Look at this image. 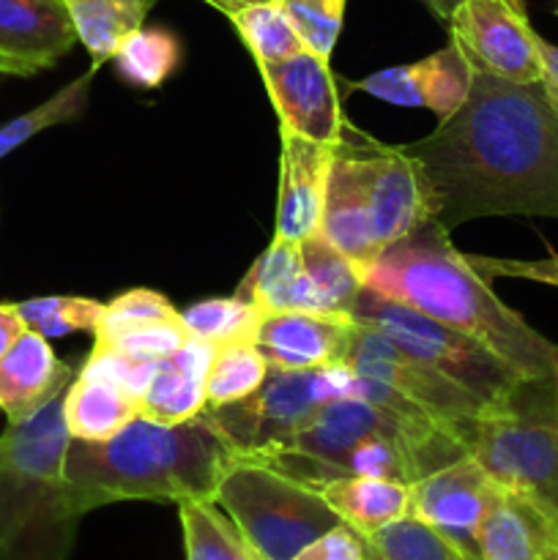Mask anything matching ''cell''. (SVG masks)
<instances>
[{
  "label": "cell",
  "mask_w": 558,
  "mask_h": 560,
  "mask_svg": "<svg viewBox=\"0 0 558 560\" xmlns=\"http://www.w3.org/2000/svg\"><path fill=\"white\" fill-rule=\"evenodd\" d=\"M271 366L255 348V342H233L213 348V359L206 375V408L239 402L249 397L268 377ZM202 408V410H206Z\"/></svg>",
  "instance_id": "83f0119b"
},
{
  "label": "cell",
  "mask_w": 558,
  "mask_h": 560,
  "mask_svg": "<svg viewBox=\"0 0 558 560\" xmlns=\"http://www.w3.org/2000/svg\"><path fill=\"white\" fill-rule=\"evenodd\" d=\"M468 457L498 487L531 498L558 520L556 377H525L501 408L481 416Z\"/></svg>",
  "instance_id": "5b68a950"
},
{
  "label": "cell",
  "mask_w": 558,
  "mask_h": 560,
  "mask_svg": "<svg viewBox=\"0 0 558 560\" xmlns=\"http://www.w3.org/2000/svg\"><path fill=\"white\" fill-rule=\"evenodd\" d=\"M350 370L282 372L271 370L263 386L239 402L206 408L235 459H263L282 448L301 424L334 397H348Z\"/></svg>",
  "instance_id": "ba28073f"
},
{
  "label": "cell",
  "mask_w": 558,
  "mask_h": 560,
  "mask_svg": "<svg viewBox=\"0 0 558 560\" xmlns=\"http://www.w3.org/2000/svg\"><path fill=\"white\" fill-rule=\"evenodd\" d=\"M558 547V520L518 492H498L479 534L481 560H545Z\"/></svg>",
  "instance_id": "d6986e66"
},
{
  "label": "cell",
  "mask_w": 558,
  "mask_h": 560,
  "mask_svg": "<svg viewBox=\"0 0 558 560\" xmlns=\"http://www.w3.org/2000/svg\"><path fill=\"white\" fill-rule=\"evenodd\" d=\"M191 337L184 328V320L153 323V326L131 328V331L118 334V337L107 339V342H93V350H115V353H124L129 359L159 364V361L173 355Z\"/></svg>",
  "instance_id": "d590c367"
},
{
  "label": "cell",
  "mask_w": 558,
  "mask_h": 560,
  "mask_svg": "<svg viewBox=\"0 0 558 560\" xmlns=\"http://www.w3.org/2000/svg\"><path fill=\"white\" fill-rule=\"evenodd\" d=\"M356 320L328 312H277L257 328L255 348L271 370L315 372L339 370L353 342Z\"/></svg>",
  "instance_id": "5bb4252c"
},
{
  "label": "cell",
  "mask_w": 558,
  "mask_h": 560,
  "mask_svg": "<svg viewBox=\"0 0 558 560\" xmlns=\"http://www.w3.org/2000/svg\"><path fill=\"white\" fill-rule=\"evenodd\" d=\"M465 262L485 279H528V282L558 288V255L539 257V260H514V257H481L463 255Z\"/></svg>",
  "instance_id": "8d00e7d4"
},
{
  "label": "cell",
  "mask_w": 558,
  "mask_h": 560,
  "mask_svg": "<svg viewBox=\"0 0 558 560\" xmlns=\"http://www.w3.org/2000/svg\"><path fill=\"white\" fill-rule=\"evenodd\" d=\"M213 345L191 337L173 355L156 364V372L140 394V416L159 424H181L206 408V375Z\"/></svg>",
  "instance_id": "ffe728a7"
},
{
  "label": "cell",
  "mask_w": 558,
  "mask_h": 560,
  "mask_svg": "<svg viewBox=\"0 0 558 560\" xmlns=\"http://www.w3.org/2000/svg\"><path fill=\"white\" fill-rule=\"evenodd\" d=\"M249 3H263V0H239V5H249Z\"/></svg>",
  "instance_id": "7bdbcfd3"
},
{
  "label": "cell",
  "mask_w": 558,
  "mask_h": 560,
  "mask_svg": "<svg viewBox=\"0 0 558 560\" xmlns=\"http://www.w3.org/2000/svg\"><path fill=\"white\" fill-rule=\"evenodd\" d=\"M235 452L206 413L181 424L137 416L107 441L71 438L63 481L85 517L120 501H213Z\"/></svg>",
  "instance_id": "3957f363"
},
{
  "label": "cell",
  "mask_w": 558,
  "mask_h": 560,
  "mask_svg": "<svg viewBox=\"0 0 558 560\" xmlns=\"http://www.w3.org/2000/svg\"><path fill=\"white\" fill-rule=\"evenodd\" d=\"M118 74L129 85L159 88L181 63V42L175 33L164 27H146L135 31L120 42L113 55Z\"/></svg>",
  "instance_id": "f1b7e54d"
},
{
  "label": "cell",
  "mask_w": 558,
  "mask_h": 560,
  "mask_svg": "<svg viewBox=\"0 0 558 560\" xmlns=\"http://www.w3.org/2000/svg\"><path fill=\"white\" fill-rule=\"evenodd\" d=\"M25 320L16 312V304H0V359L11 350V345L25 334Z\"/></svg>",
  "instance_id": "f35d334b"
},
{
  "label": "cell",
  "mask_w": 558,
  "mask_h": 560,
  "mask_svg": "<svg viewBox=\"0 0 558 560\" xmlns=\"http://www.w3.org/2000/svg\"><path fill=\"white\" fill-rule=\"evenodd\" d=\"M553 14H556V16H558V3H556V9H553Z\"/></svg>",
  "instance_id": "f6af8a7d"
},
{
  "label": "cell",
  "mask_w": 558,
  "mask_h": 560,
  "mask_svg": "<svg viewBox=\"0 0 558 560\" xmlns=\"http://www.w3.org/2000/svg\"><path fill=\"white\" fill-rule=\"evenodd\" d=\"M446 25L474 69L520 85L542 80L539 33L523 0H463Z\"/></svg>",
  "instance_id": "8fae6325"
},
{
  "label": "cell",
  "mask_w": 558,
  "mask_h": 560,
  "mask_svg": "<svg viewBox=\"0 0 558 560\" xmlns=\"http://www.w3.org/2000/svg\"><path fill=\"white\" fill-rule=\"evenodd\" d=\"M74 22L77 42L91 52L93 66L113 60L120 42L140 31L156 0H63Z\"/></svg>",
  "instance_id": "cb8c5ba5"
},
{
  "label": "cell",
  "mask_w": 558,
  "mask_h": 560,
  "mask_svg": "<svg viewBox=\"0 0 558 560\" xmlns=\"http://www.w3.org/2000/svg\"><path fill=\"white\" fill-rule=\"evenodd\" d=\"M342 370L386 383L388 388L403 394L408 402L425 410L446 435L463 443L465 452H468L479 419L492 410L490 402L454 383L443 372L432 370L425 361L405 353L388 334L367 323H356L353 342H350Z\"/></svg>",
  "instance_id": "9c48e42d"
},
{
  "label": "cell",
  "mask_w": 558,
  "mask_h": 560,
  "mask_svg": "<svg viewBox=\"0 0 558 560\" xmlns=\"http://www.w3.org/2000/svg\"><path fill=\"white\" fill-rule=\"evenodd\" d=\"M350 317L356 323L381 328L405 353L425 361L432 370L443 372L454 383L490 402L492 408H501L512 397L514 388L528 377L514 370L496 350L481 345L479 339L468 337V334L457 331L446 323L432 320L425 312L386 299L370 288H361Z\"/></svg>",
  "instance_id": "52a82bcc"
},
{
  "label": "cell",
  "mask_w": 558,
  "mask_h": 560,
  "mask_svg": "<svg viewBox=\"0 0 558 560\" xmlns=\"http://www.w3.org/2000/svg\"><path fill=\"white\" fill-rule=\"evenodd\" d=\"M470 80H474V66L457 42H449L446 47L416 63L375 71L350 88L397 107L432 109L438 120H446L468 98Z\"/></svg>",
  "instance_id": "9a60e30c"
},
{
  "label": "cell",
  "mask_w": 558,
  "mask_h": 560,
  "mask_svg": "<svg viewBox=\"0 0 558 560\" xmlns=\"http://www.w3.org/2000/svg\"><path fill=\"white\" fill-rule=\"evenodd\" d=\"M279 142H282V156H279L274 238L301 244L312 233H317V224H321L334 145L306 140L288 129H279Z\"/></svg>",
  "instance_id": "e0dca14e"
},
{
  "label": "cell",
  "mask_w": 558,
  "mask_h": 560,
  "mask_svg": "<svg viewBox=\"0 0 558 560\" xmlns=\"http://www.w3.org/2000/svg\"><path fill=\"white\" fill-rule=\"evenodd\" d=\"M186 560H263L213 501H181Z\"/></svg>",
  "instance_id": "d4e9b609"
},
{
  "label": "cell",
  "mask_w": 558,
  "mask_h": 560,
  "mask_svg": "<svg viewBox=\"0 0 558 560\" xmlns=\"http://www.w3.org/2000/svg\"><path fill=\"white\" fill-rule=\"evenodd\" d=\"M345 3L348 0H277L304 47L323 60L332 58L334 44L342 31Z\"/></svg>",
  "instance_id": "e575fe53"
},
{
  "label": "cell",
  "mask_w": 558,
  "mask_h": 560,
  "mask_svg": "<svg viewBox=\"0 0 558 560\" xmlns=\"http://www.w3.org/2000/svg\"><path fill=\"white\" fill-rule=\"evenodd\" d=\"M213 503L263 560H293L317 536L345 525L317 487L252 459L224 470Z\"/></svg>",
  "instance_id": "8992f818"
},
{
  "label": "cell",
  "mask_w": 558,
  "mask_h": 560,
  "mask_svg": "<svg viewBox=\"0 0 558 560\" xmlns=\"http://www.w3.org/2000/svg\"><path fill=\"white\" fill-rule=\"evenodd\" d=\"M230 22H233L241 42L246 44L257 66L279 63V60H288L306 49L284 11L277 5V0L241 5L230 14Z\"/></svg>",
  "instance_id": "4316f807"
},
{
  "label": "cell",
  "mask_w": 558,
  "mask_h": 560,
  "mask_svg": "<svg viewBox=\"0 0 558 560\" xmlns=\"http://www.w3.org/2000/svg\"><path fill=\"white\" fill-rule=\"evenodd\" d=\"M556 388H558V375H556Z\"/></svg>",
  "instance_id": "bcb514c9"
},
{
  "label": "cell",
  "mask_w": 558,
  "mask_h": 560,
  "mask_svg": "<svg viewBox=\"0 0 558 560\" xmlns=\"http://www.w3.org/2000/svg\"><path fill=\"white\" fill-rule=\"evenodd\" d=\"M181 312L164 299L156 290H129L120 293L118 299L109 301L104 306L102 317H98L96 328H93V339L96 342H107V339L118 337V334L131 331V328L153 326V323H178Z\"/></svg>",
  "instance_id": "836d02e7"
},
{
  "label": "cell",
  "mask_w": 558,
  "mask_h": 560,
  "mask_svg": "<svg viewBox=\"0 0 558 560\" xmlns=\"http://www.w3.org/2000/svg\"><path fill=\"white\" fill-rule=\"evenodd\" d=\"M364 288L479 339L528 377L558 375V345L509 310L435 222L394 241L361 271Z\"/></svg>",
  "instance_id": "7a4b0ae2"
},
{
  "label": "cell",
  "mask_w": 558,
  "mask_h": 560,
  "mask_svg": "<svg viewBox=\"0 0 558 560\" xmlns=\"http://www.w3.org/2000/svg\"><path fill=\"white\" fill-rule=\"evenodd\" d=\"M74 377L71 366L55 355L47 337L25 328L0 359V410L9 424L31 419L49 399L63 394Z\"/></svg>",
  "instance_id": "ac0fdd59"
},
{
  "label": "cell",
  "mask_w": 558,
  "mask_h": 560,
  "mask_svg": "<svg viewBox=\"0 0 558 560\" xmlns=\"http://www.w3.org/2000/svg\"><path fill=\"white\" fill-rule=\"evenodd\" d=\"M266 91L277 109L279 129H288L306 140L337 145L348 120L339 113L337 88H334L328 60L315 52L293 55L271 66H257Z\"/></svg>",
  "instance_id": "4fadbf2b"
},
{
  "label": "cell",
  "mask_w": 558,
  "mask_h": 560,
  "mask_svg": "<svg viewBox=\"0 0 558 560\" xmlns=\"http://www.w3.org/2000/svg\"><path fill=\"white\" fill-rule=\"evenodd\" d=\"M77 44L63 0H0V74L31 77Z\"/></svg>",
  "instance_id": "2e32d148"
},
{
  "label": "cell",
  "mask_w": 558,
  "mask_h": 560,
  "mask_svg": "<svg viewBox=\"0 0 558 560\" xmlns=\"http://www.w3.org/2000/svg\"><path fill=\"white\" fill-rule=\"evenodd\" d=\"M235 299L255 306L263 317L277 312H323L301 262V244L274 238L244 277Z\"/></svg>",
  "instance_id": "44dd1931"
},
{
  "label": "cell",
  "mask_w": 558,
  "mask_h": 560,
  "mask_svg": "<svg viewBox=\"0 0 558 560\" xmlns=\"http://www.w3.org/2000/svg\"><path fill=\"white\" fill-rule=\"evenodd\" d=\"M545 560H558V547H556V550H553V552H550V556H547Z\"/></svg>",
  "instance_id": "ee69618b"
},
{
  "label": "cell",
  "mask_w": 558,
  "mask_h": 560,
  "mask_svg": "<svg viewBox=\"0 0 558 560\" xmlns=\"http://www.w3.org/2000/svg\"><path fill=\"white\" fill-rule=\"evenodd\" d=\"M181 320H184L189 337L219 348V345L233 342H255L263 315L255 306L233 295V299L200 301V304L181 312Z\"/></svg>",
  "instance_id": "4dcf8cb0"
},
{
  "label": "cell",
  "mask_w": 558,
  "mask_h": 560,
  "mask_svg": "<svg viewBox=\"0 0 558 560\" xmlns=\"http://www.w3.org/2000/svg\"><path fill=\"white\" fill-rule=\"evenodd\" d=\"M421 3H425L427 9H430L432 14L438 16V20L446 22V20H449V14H452V11L457 9V5L463 3V0H421Z\"/></svg>",
  "instance_id": "60d3db41"
},
{
  "label": "cell",
  "mask_w": 558,
  "mask_h": 560,
  "mask_svg": "<svg viewBox=\"0 0 558 560\" xmlns=\"http://www.w3.org/2000/svg\"><path fill=\"white\" fill-rule=\"evenodd\" d=\"M93 74H96V66H91V71H85L82 77H77L74 82H69L66 88H60L55 96H49L47 102H42L38 107L27 109V113L16 115L9 124L0 126V162H3L9 153H14L16 148L25 145L27 140H33L36 135L47 131L49 126L69 124L77 115H82L88 104V93H91Z\"/></svg>",
  "instance_id": "f546056e"
},
{
  "label": "cell",
  "mask_w": 558,
  "mask_h": 560,
  "mask_svg": "<svg viewBox=\"0 0 558 560\" xmlns=\"http://www.w3.org/2000/svg\"><path fill=\"white\" fill-rule=\"evenodd\" d=\"M63 394L0 435V560H69L74 550L82 514L63 481Z\"/></svg>",
  "instance_id": "277c9868"
},
{
  "label": "cell",
  "mask_w": 558,
  "mask_h": 560,
  "mask_svg": "<svg viewBox=\"0 0 558 560\" xmlns=\"http://www.w3.org/2000/svg\"><path fill=\"white\" fill-rule=\"evenodd\" d=\"M364 550L370 560H465L452 541L410 514L364 536Z\"/></svg>",
  "instance_id": "1f68e13d"
},
{
  "label": "cell",
  "mask_w": 558,
  "mask_h": 560,
  "mask_svg": "<svg viewBox=\"0 0 558 560\" xmlns=\"http://www.w3.org/2000/svg\"><path fill=\"white\" fill-rule=\"evenodd\" d=\"M317 490L348 528L364 539L410 514V487L375 476H342Z\"/></svg>",
  "instance_id": "603a6c76"
},
{
  "label": "cell",
  "mask_w": 558,
  "mask_h": 560,
  "mask_svg": "<svg viewBox=\"0 0 558 560\" xmlns=\"http://www.w3.org/2000/svg\"><path fill=\"white\" fill-rule=\"evenodd\" d=\"M539 55H542V88L550 96L553 104H558V47L545 42L539 36Z\"/></svg>",
  "instance_id": "ab89813d"
},
{
  "label": "cell",
  "mask_w": 558,
  "mask_h": 560,
  "mask_svg": "<svg viewBox=\"0 0 558 560\" xmlns=\"http://www.w3.org/2000/svg\"><path fill=\"white\" fill-rule=\"evenodd\" d=\"M16 312L31 331L42 337H66L74 331H91L102 317L104 304L82 295H47V299L20 301Z\"/></svg>",
  "instance_id": "d6a6232c"
},
{
  "label": "cell",
  "mask_w": 558,
  "mask_h": 560,
  "mask_svg": "<svg viewBox=\"0 0 558 560\" xmlns=\"http://www.w3.org/2000/svg\"><path fill=\"white\" fill-rule=\"evenodd\" d=\"M206 3L213 5V9H219V11H222V14H228V16L233 14L235 9H241L239 0H206Z\"/></svg>",
  "instance_id": "b9f144b4"
},
{
  "label": "cell",
  "mask_w": 558,
  "mask_h": 560,
  "mask_svg": "<svg viewBox=\"0 0 558 560\" xmlns=\"http://www.w3.org/2000/svg\"><path fill=\"white\" fill-rule=\"evenodd\" d=\"M301 262L321 310L328 315H350L364 288L353 262L321 233H312L310 238L301 241Z\"/></svg>",
  "instance_id": "484cf974"
},
{
  "label": "cell",
  "mask_w": 558,
  "mask_h": 560,
  "mask_svg": "<svg viewBox=\"0 0 558 560\" xmlns=\"http://www.w3.org/2000/svg\"><path fill=\"white\" fill-rule=\"evenodd\" d=\"M293 560H370L364 550V539L348 525L332 528L328 534L317 536L304 547Z\"/></svg>",
  "instance_id": "74e56055"
},
{
  "label": "cell",
  "mask_w": 558,
  "mask_h": 560,
  "mask_svg": "<svg viewBox=\"0 0 558 560\" xmlns=\"http://www.w3.org/2000/svg\"><path fill=\"white\" fill-rule=\"evenodd\" d=\"M339 156L348 164L370 219L377 249L405 238L421 224L432 222L430 191L410 156L399 145H383L345 124Z\"/></svg>",
  "instance_id": "30bf717a"
},
{
  "label": "cell",
  "mask_w": 558,
  "mask_h": 560,
  "mask_svg": "<svg viewBox=\"0 0 558 560\" xmlns=\"http://www.w3.org/2000/svg\"><path fill=\"white\" fill-rule=\"evenodd\" d=\"M399 148L419 167L432 222L446 233L481 217L558 219V104L542 82L474 69L463 107Z\"/></svg>",
  "instance_id": "6da1fadb"
},
{
  "label": "cell",
  "mask_w": 558,
  "mask_h": 560,
  "mask_svg": "<svg viewBox=\"0 0 558 560\" xmlns=\"http://www.w3.org/2000/svg\"><path fill=\"white\" fill-rule=\"evenodd\" d=\"M498 492L501 487L481 470V465L463 457L410 485V517L435 528L465 560H481V523Z\"/></svg>",
  "instance_id": "7c38bea8"
},
{
  "label": "cell",
  "mask_w": 558,
  "mask_h": 560,
  "mask_svg": "<svg viewBox=\"0 0 558 560\" xmlns=\"http://www.w3.org/2000/svg\"><path fill=\"white\" fill-rule=\"evenodd\" d=\"M140 416V397L120 383L80 372L63 394L66 430L77 441H107Z\"/></svg>",
  "instance_id": "7402d4cb"
}]
</instances>
